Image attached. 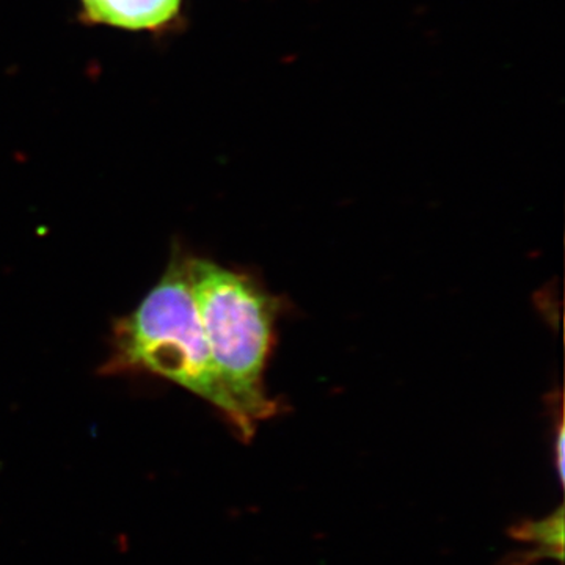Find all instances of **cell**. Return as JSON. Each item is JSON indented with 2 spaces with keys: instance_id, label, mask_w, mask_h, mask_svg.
Masks as SVG:
<instances>
[{
  "instance_id": "5",
  "label": "cell",
  "mask_w": 565,
  "mask_h": 565,
  "mask_svg": "<svg viewBox=\"0 0 565 565\" xmlns=\"http://www.w3.org/2000/svg\"><path fill=\"white\" fill-rule=\"evenodd\" d=\"M564 444H565V435H564V423L561 419L559 424H557V433L555 440V465L557 470V476H559L561 484H564Z\"/></svg>"
},
{
  "instance_id": "1",
  "label": "cell",
  "mask_w": 565,
  "mask_h": 565,
  "mask_svg": "<svg viewBox=\"0 0 565 565\" xmlns=\"http://www.w3.org/2000/svg\"><path fill=\"white\" fill-rule=\"evenodd\" d=\"M191 253L174 243L159 281L111 326L102 375L151 374L188 390L217 408L243 440V418L221 381L189 285Z\"/></svg>"
},
{
  "instance_id": "3",
  "label": "cell",
  "mask_w": 565,
  "mask_h": 565,
  "mask_svg": "<svg viewBox=\"0 0 565 565\" xmlns=\"http://www.w3.org/2000/svg\"><path fill=\"white\" fill-rule=\"evenodd\" d=\"M564 505L542 520H522L508 530L516 542L530 544L531 548L512 552L501 559V565H535L544 559L564 561Z\"/></svg>"
},
{
  "instance_id": "4",
  "label": "cell",
  "mask_w": 565,
  "mask_h": 565,
  "mask_svg": "<svg viewBox=\"0 0 565 565\" xmlns=\"http://www.w3.org/2000/svg\"><path fill=\"white\" fill-rule=\"evenodd\" d=\"M82 3L93 21L143 31L172 21L181 0H82Z\"/></svg>"
},
{
  "instance_id": "2",
  "label": "cell",
  "mask_w": 565,
  "mask_h": 565,
  "mask_svg": "<svg viewBox=\"0 0 565 565\" xmlns=\"http://www.w3.org/2000/svg\"><path fill=\"white\" fill-rule=\"evenodd\" d=\"M189 285L215 370L232 397L248 438L277 412L264 371L274 345L278 300L250 275L189 255Z\"/></svg>"
}]
</instances>
